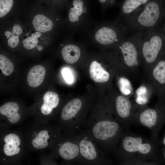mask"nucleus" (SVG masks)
I'll return each instance as SVG.
<instances>
[{"mask_svg":"<svg viewBox=\"0 0 165 165\" xmlns=\"http://www.w3.org/2000/svg\"><path fill=\"white\" fill-rule=\"evenodd\" d=\"M108 112L94 109L87 116L84 128L103 152L115 149L121 133L119 124Z\"/></svg>","mask_w":165,"mask_h":165,"instance_id":"obj_1","label":"nucleus"},{"mask_svg":"<svg viewBox=\"0 0 165 165\" xmlns=\"http://www.w3.org/2000/svg\"><path fill=\"white\" fill-rule=\"evenodd\" d=\"M163 0H150L138 10L122 18L129 32L143 33L155 28L161 16Z\"/></svg>","mask_w":165,"mask_h":165,"instance_id":"obj_2","label":"nucleus"},{"mask_svg":"<svg viewBox=\"0 0 165 165\" xmlns=\"http://www.w3.org/2000/svg\"><path fill=\"white\" fill-rule=\"evenodd\" d=\"M83 107L82 100L77 98L71 100L62 108L59 120L66 134L79 133L84 129L88 116L87 110Z\"/></svg>","mask_w":165,"mask_h":165,"instance_id":"obj_3","label":"nucleus"},{"mask_svg":"<svg viewBox=\"0 0 165 165\" xmlns=\"http://www.w3.org/2000/svg\"><path fill=\"white\" fill-rule=\"evenodd\" d=\"M79 155L78 163L80 165H101L108 163L104 153L95 141L84 129L79 132Z\"/></svg>","mask_w":165,"mask_h":165,"instance_id":"obj_4","label":"nucleus"},{"mask_svg":"<svg viewBox=\"0 0 165 165\" xmlns=\"http://www.w3.org/2000/svg\"><path fill=\"white\" fill-rule=\"evenodd\" d=\"M129 32L122 22L115 21L104 23L95 32L94 38L100 44L108 46L120 43L127 38Z\"/></svg>","mask_w":165,"mask_h":165,"instance_id":"obj_5","label":"nucleus"},{"mask_svg":"<svg viewBox=\"0 0 165 165\" xmlns=\"http://www.w3.org/2000/svg\"><path fill=\"white\" fill-rule=\"evenodd\" d=\"M163 44L162 38L155 28L144 32L141 45V52L147 63H152L156 60L161 50Z\"/></svg>","mask_w":165,"mask_h":165,"instance_id":"obj_6","label":"nucleus"},{"mask_svg":"<svg viewBox=\"0 0 165 165\" xmlns=\"http://www.w3.org/2000/svg\"><path fill=\"white\" fill-rule=\"evenodd\" d=\"M79 132L66 134L65 138H59L57 145V152L64 160L78 164L79 158Z\"/></svg>","mask_w":165,"mask_h":165,"instance_id":"obj_7","label":"nucleus"},{"mask_svg":"<svg viewBox=\"0 0 165 165\" xmlns=\"http://www.w3.org/2000/svg\"><path fill=\"white\" fill-rule=\"evenodd\" d=\"M143 33H133L120 43L119 49L125 63L128 66L132 67L138 64L137 46L142 41Z\"/></svg>","mask_w":165,"mask_h":165,"instance_id":"obj_8","label":"nucleus"},{"mask_svg":"<svg viewBox=\"0 0 165 165\" xmlns=\"http://www.w3.org/2000/svg\"><path fill=\"white\" fill-rule=\"evenodd\" d=\"M68 13V19L73 24L81 22L87 12L88 6L86 0H72Z\"/></svg>","mask_w":165,"mask_h":165,"instance_id":"obj_9","label":"nucleus"},{"mask_svg":"<svg viewBox=\"0 0 165 165\" xmlns=\"http://www.w3.org/2000/svg\"><path fill=\"white\" fill-rule=\"evenodd\" d=\"M2 35L9 46L15 48L18 45L24 35L23 28L18 23L10 24L4 29Z\"/></svg>","mask_w":165,"mask_h":165,"instance_id":"obj_10","label":"nucleus"},{"mask_svg":"<svg viewBox=\"0 0 165 165\" xmlns=\"http://www.w3.org/2000/svg\"><path fill=\"white\" fill-rule=\"evenodd\" d=\"M142 142L140 137L127 136L123 140L122 146L124 150L129 152H138L144 154H148L151 150V146L148 143L142 144Z\"/></svg>","mask_w":165,"mask_h":165,"instance_id":"obj_11","label":"nucleus"},{"mask_svg":"<svg viewBox=\"0 0 165 165\" xmlns=\"http://www.w3.org/2000/svg\"><path fill=\"white\" fill-rule=\"evenodd\" d=\"M150 0H122L119 4V13L116 21H119L123 17L133 13Z\"/></svg>","mask_w":165,"mask_h":165,"instance_id":"obj_12","label":"nucleus"},{"mask_svg":"<svg viewBox=\"0 0 165 165\" xmlns=\"http://www.w3.org/2000/svg\"><path fill=\"white\" fill-rule=\"evenodd\" d=\"M4 141L3 151L5 155L11 156L19 153L21 141L17 134L13 133L8 134L5 137Z\"/></svg>","mask_w":165,"mask_h":165,"instance_id":"obj_13","label":"nucleus"},{"mask_svg":"<svg viewBox=\"0 0 165 165\" xmlns=\"http://www.w3.org/2000/svg\"><path fill=\"white\" fill-rule=\"evenodd\" d=\"M116 118L119 122L128 117L131 108L130 101L122 96L117 97L116 100Z\"/></svg>","mask_w":165,"mask_h":165,"instance_id":"obj_14","label":"nucleus"},{"mask_svg":"<svg viewBox=\"0 0 165 165\" xmlns=\"http://www.w3.org/2000/svg\"><path fill=\"white\" fill-rule=\"evenodd\" d=\"M60 98L58 95L52 91L46 92L43 97V103L40 110L42 113L45 115L50 114L53 109L58 105Z\"/></svg>","mask_w":165,"mask_h":165,"instance_id":"obj_15","label":"nucleus"},{"mask_svg":"<svg viewBox=\"0 0 165 165\" xmlns=\"http://www.w3.org/2000/svg\"><path fill=\"white\" fill-rule=\"evenodd\" d=\"M46 74L45 68L41 65H36L31 68L28 72L27 81L29 86L36 87L43 82Z\"/></svg>","mask_w":165,"mask_h":165,"instance_id":"obj_16","label":"nucleus"},{"mask_svg":"<svg viewBox=\"0 0 165 165\" xmlns=\"http://www.w3.org/2000/svg\"><path fill=\"white\" fill-rule=\"evenodd\" d=\"M32 22L34 30L42 33L50 31L53 30L54 27V23L52 20L42 14L35 15Z\"/></svg>","mask_w":165,"mask_h":165,"instance_id":"obj_17","label":"nucleus"},{"mask_svg":"<svg viewBox=\"0 0 165 165\" xmlns=\"http://www.w3.org/2000/svg\"><path fill=\"white\" fill-rule=\"evenodd\" d=\"M44 35L35 30L24 34L22 38L23 46L27 50H31L36 47L39 50H42L43 47L41 46H38V44L40 39L44 36H43Z\"/></svg>","mask_w":165,"mask_h":165,"instance_id":"obj_18","label":"nucleus"},{"mask_svg":"<svg viewBox=\"0 0 165 165\" xmlns=\"http://www.w3.org/2000/svg\"><path fill=\"white\" fill-rule=\"evenodd\" d=\"M19 110L18 104L13 102L6 103L0 108L1 114L6 116L9 121L12 124L17 123L20 119V115L18 113Z\"/></svg>","mask_w":165,"mask_h":165,"instance_id":"obj_19","label":"nucleus"},{"mask_svg":"<svg viewBox=\"0 0 165 165\" xmlns=\"http://www.w3.org/2000/svg\"><path fill=\"white\" fill-rule=\"evenodd\" d=\"M89 72L91 79L96 82H104L108 81L109 79V73L100 64L96 61H93L90 64Z\"/></svg>","mask_w":165,"mask_h":165,"instance_id":"obj_20","label":"nucleus"},{"mask_svg":"<svg viewBox=\"0 0 165 165\" xmlns=\"http://www.w3.org/2000/svg\"><path fill=\"white\" fill-rule=\"evenodd\" d=\"M62 57L67 63L73 64L79 59L81 54L79 48L77 46L69 44L65 46L61 50Z\"/></svg>","mask_w":165,"mask_h":165,"instance_id":"obj_21","label":"nucleus"},{"mask_svg":"<svg viewBox=\"0 0 165 165\" xmlns=\"http://www.w3.org/2000/svg\"><path fill=\"white\" fill-rule=\"evenodd\" d=\"M49 131L42 130L39 132L32 140L31 143L33 147L36 149L45 148L49 145L48 140L50 138Z\"/></svg>","mask_w":165,"mask_h":165,"instance_id":"obj_22","label":"nucleus"},{"mask_svg":"<svg viewBox=\"0 0 165 165\" xmlns=\"http://www.w3.org/2000/svg\"><path fill=\"white\" fill-rule=\"evenodd\" d=\"M154 78L161 86H165V59L159 60L153 72Z\"/></svg>","mask_w":165,"mask_h":165,"instance_id":"obj_23","label":"nucleus"},{"mask_svg":"<svg viewBox=\"0 0 165 165\" xmlns=\"http://www.w3.org/2000/svg\"><path fill=\"white\" fill-rule=\"evenodd\" d=\"M0 69L3 74L6 76L11 74L14 69L12 62L2 54L0 55Z\"/></svg>","mask_w":165,"mask_h":165,"instance_id":"obj_24","label":"nucleus"},{"mask_svg":"<svg viewBox=\"0 0 165 165\" xmlns=\"http://www.w3.org/2000/svg\"><path fill=\"white\" fill-rule=\"evenodd\" d=\"M13 4V0H0V17L6 16L11 10Z\"/></svg>","mask_w":165,"mask_h":165,"instance_id":"obj_25","label":"nucleus"},{"mask_svg":"<svg viewBox=\"0 0 165 165\" xmlns=\"http://www.w3.org/2000/svg\"><path fill=\"white\" fill-rule=\"evenodd\" d=\"M137 97L136 102L140 105L145 104L148 101L147 91L146 87L142 86L139 88L136 91Z\"/></svg>","mask_w":165,"mask_h":165,"instance_id":"obj_26","label":"nucleus"},{"mask_svg":"<svg viewBox=\"0 0 165 165\" xmlns=\"http://www.w3.org/2000/svg\"><path fill=\"white\" fill-rule=\"evenodd\" d=\"M119 88L122 93L125 95H128L131 93L132 87L130 81L127 79L121 78L119 80Z\"/></svg>","mask_w":165,"mask_h":165,"instance_id":"obj_27","label":"nucleus"},{"mask_svg":"<svg viewBox=\"0 0 165 165\" xmlns=\"http://www.w3.org/2000/svg\"><path fill=\"white\" fill-rule=\"evenodd\" d=\"M62 74L65 81L69 84H72L74 81V76L72 71L71 69L68 67L63 68Z\"/></svg>","mask_w":165,"mask_h":165,"instance_id":"obj_28","label":"nucleus"},{"mask_svg":"<svg viewBox=\"0 0 165 165\" xmlns=\"http://www.w3.org/2000/svg\"><path fill=\"white\" fill-rule=\"evenodd\" d=\"M101 4L102 8L106 9L115 6L117 0H97Z\"/></svg>","mask_w":165,"mask_h":165,"instance_id":"obj_29","label":"nucleus"},{"mask_svg":"<svg viewBox=\"0 0 165 165\" xmlns=\"http://www.w3.org/2000/svg\"><path fill=\"white\" fill-rule=\"evenodd\" d=\"M164 144H165V139L164 140Z\"/></svg>","mask_w":165,"mask_h":165,"instance_id":"obj_30","label":"nucleus"},{"mask_svg":"<svg viewBox=\"0 0 165 165\" xmlns=\"http://www.w3.org/2000/svg\"></svg>","mask_w":165,"mask_h":165,"instance_id":"obj_31","label":"nucleus"}]
</instances>
